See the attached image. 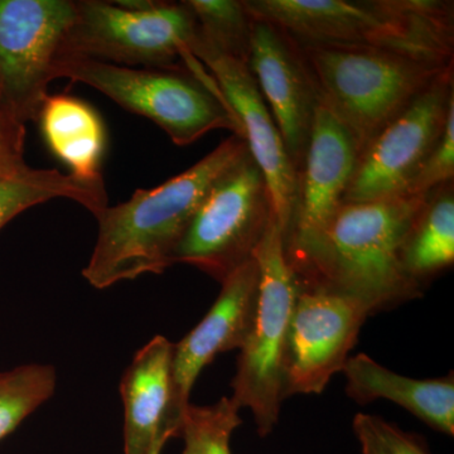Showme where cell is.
I'll return each instance as SVG.
<instances>
[{"instance_id": "obj_2", "label": "cell", "mask_w": 454, "mask_h": 454, "mask_svg": "<svg viewBox=\"0 0 454 454\" xmlns=\"http://www.w3.org/2000/svg\"><path fill=\"white\" fill-rule=\"evenodd\" d=\"M247 154V142L232 134L181 175L104 208L95 216L98 240L82 270L90 286L106 289L172 267L173 254L205 197Z\"/></svg>"}, {"instance_id": "obj_25", "label": "cell", "mask_w": 454, "mask_h": 454, "mask_svg": "<svg viewBox=\"0 0 454 454\" xmlns=\"http://www.w3.org/2000/svg\"><path fill=\"white\" fill-rule=\"evenodd\" d=\"M454 177V104L448 112L443 133L422 168L406 190V196L428 195Z\"/></svg>"}, {"instance_id": "obj_8", "label": "cell", "mask_w": 454, "mask_h": 454, "mask_svg": "<svg viewBox=\"0 0 454 454\" xmlns=\"http://www.w3.org/2000/svg\"><path fill=\"white\" fill-rule=\"evenodd\" d=\"M274 219L267 179L247 154L205 197L173 254V264L192 265L223 283L254 258Z\"/></svg>"}, {"instance_id": "obj_23", "label": "cell", "mask_w": 454, "mask_h": 454, "mask_svg": "<svg viewBox=\"0 0 454 454\" xmlns=\"http://www.w3.org/2000/svg\"><path fill=\"white\" fill-rule=\"evenodd\" d=\"M239 411L230 397L212 405H188L179 430L182 454H231L232 433L243 423Z\"/></svg>"}, {"instance_id": "obj_26", "label": "cell", "mask_w": 454, "mask_h": 454, "mask_svg": "<svg viewBox=\"0 0 454 454\" xmlns=\"http://www.w3.org/2000/svg\"><path fill=\"white\" fill-rule=\"evenodd\" d=\"M26 128L20 127L0 115V164L25 160Z\"/></svg>"}, {"instance_id": "obj_1", "label": "cell", "mask_w": 454, "mask_h": 454, "mask_svg": "<svg viewBox=\"0 0 454 454\" xmlns=\"http://www.w3.org/2000/svg\"><path fill=\"white\" fill-rule=\"evenodd\" d=\"M428 196L340 203L321 234L284 250L301 286L342 293L370 315L422 297V284L403 267L402 249Z\"/></svg>"}, {"instance_id": "obj_12", "label": "cell", "mask_w": 454, "mask_h": 454, "mask_svg": "<svg viewBox=\"0 0 454 454\" xmlns=\"http://www.w3.org/2000/svg\"><path fill=\"white\" fill-rule=\"evenodd\" d=\"M190 52L216 82L243 129L250 154L264 173L283 240L288 234L298 196V172L262 98L249 65L225 55L203 40L197 29Z\"/></svg>"}, {"instance_id": "obj_14", "label": "cell", "mask_w": 454, "mask_h": 454, "mask_svg": "<svg viewBox=\"0 0 454 454\" xmlns=\"http://www.w3.org/2000/svg\"><path fill=\"white\" fill-rule=\"evenodd\" d=\"M247 65L300 176L316 112L321 106L303 51L279 27L253 18Z\"/></svg>"}, {"instance_id": "obj_18", "label": "cell", "mask_w": 454, "mask_h": 454, "mask_svg": "<svg viewBox=\"0 0 454 454\" xmlns=\"http://www.w3.org/2000/svg\"><path fill=\"white\" fill-rule=\"evenodd\" d=\"M51 153L82 179L101 178L106 148L104 122L94 107L70 95L47 97L37 121Z\"/></svg>"}, {"instance_id": "obj_4", "label": "cell", "mask_w": 454, "mask_h": 454, "mask_svg": "<svg viewBox=\"0 0 454 454\" xmlns=\"http://www.w3.org/2000/svg\"><path fill=\"white\" fill-rule=\"evenodd\" d=\"M319 104L358 153L452 64L373 46L300 43Z\"/></svg>"}, {"instance_id": "obj_20", "label": "cell", "mask_w": 454, "mask_h": 454, "mask_svg": "<svg viewBox=\"0 0 454 454\" xmlns=\"http://www.w3.org/2000/svg\"><path fill=\"white\" fill-rule=\"evenodd\" d=\"M405 273L422 284L454 262L453 182L429 193L406 232L402 249Z\"/></svg>"}, {"instance_id": "obj_28", "label": "cell", "mask_w": 454, "mask_h": 454, "mask_svg": "<svg viewBox=\"0 0 454 454\" xmlns=\"http://www.w3.org/2000/svg\"><path fill=\"white\" fill-rule=\"evenodd\" d=\"M2 116H3V115H2ZM5 119H7V118H5Z\"/></svg>"}, {"instance_id": "obj_15", "label": "cell", "mask_w": 454, "mask_h": 454, "mask_svg": "<svg viewBox=\"0 0 454 454\" xmlns=\"http://www.w3.org/2000/svg\"><path fill=\"white\" fill-rule=\"evenodd\" d=\"M357 155L348 130L319 106L298 176L297 203L288 234L284 238V250L312 240L331 223L343 202Z\"/></svg>"}, {"instance_id": "obj_17", "label": "cell", "mask_w": 454, "mask_h": 454, "mask_svg": "<svg viewBox=\"0 0 454 454\" xmlns=\"http://www.w3.org/2000/svg\"><path fill=\"white\" fill-rule=\"evenodd\" d=\"M346 394L358 404L385 399L403 406L430 428L454 434V379L406 378L376 363L365 354L348 357L342 370Z\"/></svg>"}, {"instance_id": "obj_10", "label": "cell", "mask_w": 454, "mask_h": 454, "mask_svg": "<svg viewBox=\"0 0 454 454\" xmlns=\"http://www.w3.org/2000/svg\"><path fill=\"white\" fill-rule=\"evenodd\" d=\"M453 104L454 67L450 66L358 153L343 202L404 196L441 138Z\"/></svg>"}, {"instance_id": "obj_13", "label": "cell", "mask_w": 454, "mask_h": 454, "mask_svg": "<svg viewBox=\"0 0 454 454\" xmlns=\"http://www.w3.org/2000/svg\"><path fill=\"white\" fill-rule=\"evenodd\" d=\"M259 267L249 260L221 283L223 288L202 321L173 343L172 389L163 432L179 437L191 391L217 355L241 349L249 336L259 301Z\"/></svg>"}, {"instance_id": "obj_9", "label": "cell", "mask_w": 454, "mask_h": 454, "mask_svg": "<svg viewBox=\"0 0 454 454\" xmlns=\"http://www.w3.org/2000/svg\"><path fill=\"white\" fill-rule=\"evenodd\" d=\"M74 18V0H0V115L37 121Z\"/></svg>"}, {"instance_id": "obj_3", "label": "cell", "mask_w": 454, "mask_h": 454, "mask_svg": "<svg viewBox=\"0 0 454 454\" xmlns=\"http://www.w3.org/2000/svg\"><path fill=\"white\" fill-rule=\"evenodd\" d=\"M254 20H267L303 44L373 46L454 59L453 2L443 0H244Z\"/></svg>"}, {"instance_id": "obj_19", "label": "cell", "mask_w": 454, "mask_h": 454, "mask_svg": "<svg viewBox=\"0 0 454 454\" xmlns=\"http://www.w3.org/2000/svg\"><path fill=\"white\" fill-rule=\"evenodd\" d=\"M55 199L71 200L98 216L107 207L106 182L33 168L25 160L0 164V230L28 208Z\"/></svg>"}, {"instance_id": "obj_11", "label": "cell", "mask_w": 454, "mask_h": 454, "mask_svg": "<svg viewBox=\"0 0 454 454\" xmlns=\"http://www.w3.org/2000/svg\"><path fill=\"white\" fill-rule=\"evenodd\" d=\"M369 310L360 301L301 286L293 309L284 361V394H321L342 372Z\"/></svg>"}, {"instance_id": "obj_22", "label": "cell", "mask_w": 454, "mask_h": 454, "mask_svg": "<svg viewBox=\"0 0 454 454\" xmlns=\"http://www.w3.org/2000/svg\"><path fill=\"white\" fill-rule=\"evenodd\" d=\"M203 40L225 55L247 64L253 17L244 0H184Z\"/></svg>"}, {"instance_id": "obj_27", "label": "cell", "mask_w": 454, "mask_h": 454, "mask_svg": "<svg viewBox=\"0 0 454 454\" xmlns=\"http://www.w3.org/2000/svg\"><path fill=\"white\" fill-rule=\"evenodd\" d=\"M173 435L170 434V433L166 432L163 433V434H160V437H158L157 441H155L153 448H152L151 453L149 454H162V450L164 446H166L167 442L169 441V439H172Z\"/></svg>"}, {"instance_id": "obj_16", "label": "cell", "mask_w": 454, "mask_h": 454, "mask_svg": "<svg viewBox=\"0 0 454 454\" xmlns=\"http://www.w3.org/2000/svg\"><path fill=\"white\" fill-rule=\"evenodd\" d=\"M173 343L155 336L137 352L121 384L124 454H149L163 434L172 389Z\"/></svg>"}, {"instance_id": "obj_7", "label": "cell", "mask_w": 454, "mask_h": 454, "mask_svg": "<svg viewBox=\"0 0 454 454\" xmlns=\"http://www.w3.org/2000/svg\"><path fill=\"white\" fill-rule=\"evenodd\" d=\"M76 18L66 32L59 59H88L127 67L169 68L184 65L197 23L184 2H158L133 12L115 2L74 0Z\"/></svg>"}, {"instance_id": "obj_21", "label": "cell", "mask_w": 454, "mask_h": 454, "mask_svg": "<svg viewBox=\"0 0 454 454\" xmlns=\"http://www.w3.org/2000/svg\"><path fill=\"white\" fill-rule=\"evenodd\" d=\"M56 387L52 365L28 364L0 372V441L49 402Z\"/></svg>"}, {"instance_id": "obj_24", "label": "cell", "mask_w": 454, "mask_h": 454, "mask_svg": "<svg viewBox=\"0 0 454 454\" xmlns=\"http://www.w3.org/2000/svg\"><path fill=\"white\" fill-rule=\"evenodd\" d=\"M354 433L363 454H430L413 435L372 414H356Z\"/></svg>"}, {"instance_id": "obj_5", "label": "cell", "mask_w": 454, "mask_h": 454, "mask_svg": "<svg viewBox=\"0 0 454 454\" xmlns=\"http://www.w3.org/2000/svg\"><path fill=\"white\" fill-rule=\"evenodd\" d=\"M182 62L178 67L145 68L61 57L55 64V79L97 89L122 109L155 122L179 146L217 129L243 138L240 122L205 66L191 52Z\"/></svg>"}, {"instance_id": "obj_6", "label": "cell", "mask_w": 454, "mask_h": 454, "mask_svg": "<svg viewBox=\"0 0 454 454\" xmlns=\"http://www.w3.org/2000/svg\"><path fill=\"white\" fill-rule=\"evenodd\" d=\"M259 267V301L249 336L236 364L230 399L253 413L260 437L278 422L284 394L286 340L301 283L286 260L282 230L271 221L254 253Z\"/></svg>"}]
</instances>
